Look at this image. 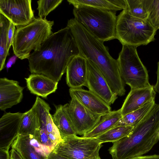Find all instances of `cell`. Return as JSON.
<instances>
[{"mask_svg":"<svg viewBox=\"0 0 159 159\" xmlns=\"http://www.w3.org/2000/svg\"><path fill=\"white\" fill-rule=\"evenodd\" d=\"M80 55L75 39L67 27L53 33L28 58L31 74H40L58 82L75 57Z\"/></svg>","mask_w":159,"mask_h":159,"instance_id":"obj_1","label":"cell"},{"mask_svg":"<svg viewBox=\"0 0 159 159\" xmlns=\"http://www.w3.org/2000/svg\"><path fill=\"white\" fill-rule=\"evenodd\" d=\"M70 29L80 55L94 64L101 71L112 91L121 96L126 91L120 74L117 60L110 54L103 42L93 35L74 18L68 20Z\"/></svg>","mask_w":159,"mask_h":159,"instance_id":"obj_2","label":"cell"},{"mask_svg":"<svg viewBox=\"0 0 159 159\" xmlns=\"http://www.w3.org/2000/svg\"><path fill=\"white\" fill-rule=\"evenodd\" d=\"M159 141V104L156 103L129 134L113 143L108 151L112 159L143 156Z\"/></svg>","mask_w":159,"mask_h":159,"instance_id":"obj_3","label":"cell"},{"mask_svg":"<svg viewBox=\"0 0 159 159\" xmlns=\"http://www.w3.org/2000/svg\"><path fill=\"white\" fill-rule=\"evenodd\" d=\"M53 21L35 18L29 24L17 28L12 45L14 54L21 60L29 58L32 50L38 51L53 33Z\"/></svg>","mask_w":159,"mask_h":159,"instance_id":"obj_4","label":"cell"},{"mask_svg":"<svg viewBox=\"0 0 159 159\" xmlns=\"http://www.w3.org/2000/svg\"><path fill=\"white\" fill-rule=\"evenodd\" d=\"M73 12L74 18L100 40L116 39V12L84 6L74 7Z\"/></svg>","mask_w":159,"mask_h":159,"instance_id":"obj_5","label":"cell"},{"mask_svg":"<svg viewBox=\"0 0 159 159\" xmlns=\"http://www.w3.org/2000/svg\"><path fill=\"white\" fill-rule=\"evenodd\" d=\"M157 31L147 19L134 17L125 9L117 16L116 39L122 45H146L154 40Z\"/></svg>","mask_w":159,"mask_h":159,"instance_id":"obj_6","label":"cell"},{"mask_svg":"<svg viewBox=\"0 0 159 159\" xmlns=\"http://www.w3.org/2000/svg\"><path fill=\"white\" fill-rule=\"evenodd\" d=\"M136 48L122 45L117 59L120 76L131 89L144 88L151 85L148 71L138 56Z\"/></svg>","mask_w":159,"mask_h":159,"instance_id":"obj_7","label":"cell"},{"mask_svg":"<svg viewBox=\"0 0 159 159\" xmlns=\"http://www.w3.org/2000/svg\"><path fill=\"white\" fill-rule=\"evenodd\" d=\"M52 151L68 159H101L102 143L95 138L73 135L65 137Z\"/></svg>","mask_w":159,"mask_h":159,"instance_id":"obj_8","label":"cell"},{"mask_svg":"<svg viewBox=\"0 0 159 159\" xmlns=\"http://www.w3.org/2000/svg\"><path fill=\"white\" fill-rule=\"evenodd\" d=\"M31 0H0V14L17 28L29 24L35 18Z\"/></svg>","mask_w":159,"mask_h":159,"instance_id":"obj_9","label":"cell"},{"mask_svg":"<svg viewBox=\"0 0 159 159\" xmlns=\"http://www.w3.org/2000/svg\"><path fill=\"white\" fill-rule=\"evenodd\" d=\"M67 103V110L77 134L84 135L90 131L104 115L94 113L81 104L75 98L71 97Z\"/></svg>","mask_w":159,"mask_h":159,"instance_id":"obj_10","label":"cell"},{"mask_svg":"<svg viewBox=\"0 0 159 159\" xmlns=\"http://www.w3.org/2000/svg\"><path fill=\"white\" fill-rule=\"evenodd\" d=\"M87 75L85 86L109 105L113 104L117 96L111 89L104 77L96 66L87 60Z\"/></svg>","mask_w":159,"mask_h":159,"instance_id":"obj_11","label":"cell"},{"mask_svg":"<svg viewBox=\"0 0 159 159\" xmlns=\"http://www.w3.org/2000/svg\"><path fill=\"white\" fill-rule=\"evenodd\" d=\"M22 159H47L52 151L41 144L33 135H18L11 144Z\"/></svg>","mask_w":159,"mask_h":159,"instance_id":"obj_12","label":"cell"},{"mask_svg":"<svg viewBox=\"0 0 159 159\" xmlns=\"http://www.w3.org/2000/svg\"><path fill=\"white\" fill-rule=\"evenodd\" d=\"M23 113L6 112L0 119V149H9L18 135Z\"/></svg>","mask_w":159,"mask_h":159,"instance_id":"obj_13","label":"cell"},{"mask_svg":"<svg viewBox=\"0 0 159 159\" xmlns=\"http://www.w3.org/2000/svg\"><path fill=\"white\" fill-rule=\"evenodd\" d=\"M24 88L18 81L7 78L0 79V109L5 111L20 103L23 98Z\"/></svg>","mask_w":159,"mask_h":159,"instance_id":"obj_14","label":"cell"},{"mask_svg":"<svg viewBox=\"0 0 159 159\" xmlns=\"http://www.w3.org/2000/svg\"><path fill=\"white\" fill-rule=\"evenodd\" d=\"M156 92L153 86L131 89L120 109L122 116L142 107L150 101L155 99Z\"/></svg>","mask_w":159,"mask_h":159,"instance_id":"obj_15","label":"cell"},{"mask_svg":"<svg viewBox=\"0 0 159 159\" xmlns=\"http://www.w3.org/2000/svg\"><path fill=\"white\" fill-rule=\"evenodd\" d=\"M69 92L70 97L75 98L84 107L94 113L104 115L111 111L110 105L89 90L81 88H70Z\"/></svg>","mask_w":159,"mask_h":159,"instance_id":"obj_16","label":"cell"},{"mask_svg":"<svg viewBox=\"0 0 159 159\" xmlns=\"http://www.w3.org/2000/svg\"><path fill=\"white\" fill-rule=\"evenodd\" d=\"M66 82L71 89H77L86 84L87 65V60L80 55L75 57L66 68Z\"/></svg>","mask_w":159,"mask_h":159,"instance_id":"obj_17","label":"cell"},{"mask_svg":"<svg viewBox=\"0 0 159 159\" xmlns=\"http://www.w3.org/2000/svg\"><path fill=\"white\" fill-rule=\"evenodd\" d=\"M25 79L31 93L45 98L55 92L57 88L58 82L42 74H31Z\"/></svg>","mask_w":159,"mask_h":159,"instance_id":"obj_18","label":"cell"},{"mask_svg":"<svg viewBox=\"0 0 159 159\" xmlns=\"http://www.w3.org/2000/svg\"><path fill=\"white\" fill-rule=\"evenodd\" d=\"M36 108L39 117L40 128L45 131L54 148L62 139L53 121L52 115L50 113V107L47 103H41L36 105Z\"/></svg>","mask_w":159,"mask_h":159,"instance_id":"obj_19","label":"cell"},{"mask_svg":"<svg viewBox=\"0 0 159 159\" xmlns=\"http://www.w3.org/2000/svg\"><path fill=\"white\" fill-rule=\"evenodd\" d=\"M67 104L66 103L64 105H55L56 111L52 116L53 121L58 129L62 139L77 135L67 111Z\"/></svg>","mask_w":159,"mask_h":159,"instance_id":"obj_20","label":"cell"},{"mask_svg":"<svg viewBox=\"0 0 159 159\" xmlns=\"http://www.w3.org/2000/svg\"><path fill=\"white\" fill-rule=\"evenodd\" d=\"M122 116L120 109L111 111L102 116L95 126L82 137L95 138L113 128Z\"/></svg>","mask_w":159,"mask_h":159,"instance_id":"obj_21","label":"cell"},{"mask_svg":"<svg viewBox=\"0 0 159 159\" xmlns=\"http://www.w3.org/2000/svg\"><path fill=\"white\" fill-rule=\"evenodd\" d=\"M74 7L84 6L116 12L125 9L126 0H68Z\"/></svg>","mask_w":159,"mask_h":159,"instance_id":"obj_22","label":"cell"},{"mask_svg":"<svg viewBox=\"0 0 159 159\" xmlns=\"http://www.w3.org/2000/svg\"><path fill=\"white\" fill-rule=\"evenodd\" d=\"M40 127L39 115L34 105L28 111L23 113L21 121L18 135H34Z\"/></svg>","mask_w":159,"mask_h":159,"instance_id":"obj_23","label":"cell"},{"mask_svg":"<svg viewBox=\"0 0 159 159\" xmlns=\"http://www.w3.org/2000/svg\"><path fill=\"white\" fill-rule=\"evenodd\" d=\"M155 103V99H153L138 109L123 116L113 127L119 126L134 127L146 115Z\"/></svg>","mask_w":159,"mask_h":159,"instance_id":"obj_24","label":"cell"},{"mask_svg":"<svg viewBox=\"0 0 159 159\" xmlns=\"http://www.w3.org/2000/svg\"><path fill=\"white\" fill-rule=\"evenodd\" d=\"M11 22L0 14V71L3 69L6 58L9 55L7 51L8 33Z\"/></svg>","mask_w":159,"mask_h":159,"instance_id":"obj_25","label":"cell"},{"mask_svg":"<svg viewBox=\"0 0 159 159\" xmlns=\"http://www.w3.org/2000/svg\"><path fill=\"white\" fill-rule=\"evenodd\" d=\"M134 127L119 126L112 128L95 138L102 143L106 142L112 143L127 136Z\"/></svg>","mask_w":159,"mask_h":159,"instance_id":"obj_26","label":"cell"},{"mask_svg":"<svg viewBox=\"0 0 159 159\" xmlns=\"http://www.w3.org/2000/svg\"><path fill=\"white\" fill-rule=\"evenodd\" d=\"M126 9L132 16L147 19L148 13L145 0H126Z\"/></svg>","mask_w":159,"mask_h":159,"instance_id":"obj_27","label":"cell"},{"mask_svg":"<svg viewBox=\"0 0 159 159\" xmlns=\"http://www.w3.org/2000/svg\"><path fill=\"white\" fill-rule=\"evenodd\" d=\"M148 13L147 20L157 30L159 20V0H145Z\"/></svg>","mask_w":159,"mask_h":159,"instance_id":"obj_28","label":"cell"},{"mask_svg":"<svg viewBox=\"0 0 159 159\" xmlns=\"http://www.w3.org/2000/svg\"><path fill=\"white\" fill-rule=\"evenodd\" d=\"M63 0H40L37 1L38 16L43 18L56 9Z\"/></svg>","mask_w":159,"mask_h":159,"instance_id":"obj_29","label":"cell"},{"mask_svg":"<svg viewBox=\"0 0 159 159\" xmlns=\"http://www.w3.org/2000/svg\"><path fill=\"white\" fill-rule=\"evenodd\" d=\"M15 26L11 22L8 33V40L7 45V51L9 55V51L11 45H12L14 37L16 30Z\"/></svg>","mask_w":159,"mask_h":159,"instance_id":"obj_30","label":"cell"},{"mask_svg":"<svg viewBox=\"0 0 159 159\" xmlns=\"http://www.w3.org/2000/svg\"><path fill=\"white\" fill-rule=\"evenodd\" d=\"M0 159H10L9 149H0Z\"/></svg>","mask_w":159,"mask_h":159,"instance_id":"obj_31","label":"cell"},{"mask_svg":"<svg viewBox=\"0 0 159 159\" xmlns=\"http://www.w3.org/2000/svg\"><path fill=\"white\" fill-rule=\"evenodd\" d=\"M127 159H159V155L142 156Z\"/></svg>","mask_w":159,"mask_h":159,"instance_id":"obj_32","label":"cell"},{"mask_svg":"<svg viewBox=\"0 0 159 159\" xmlns=\"http://www.w3.org/2000/svg\"><path fill=\"white\" fill-rule=\"evenodd\" d=\"M47 159H68L53 152L52 151L49 154Z\"/></svg>","mask_w":159,"mask_h":159,"instance_id":"obj_33","label":"cell"},{"mask_svg":"<svg viewBox=\"0 0 159 159\" xmlns=\"http://www.w3.org/2000/svg\"><path fill=\"white\" fill-rule=\"evenodd\" d=\"M10 152L11 159H22L18 152L14 149L11 148Z\"/></svg>","mask_w":159,"mask_h":159,"instance_id":"obj_34","label":"cell"},{"mask_svg":"<svg viewBox=\"0 0 159 159\" xmlns=\"http://www.w3.org/2000/svg\"><path fill=\"white\" fill-rule=\"evenodd\" d=\"M17 58V57L16 55H14L9 59L6 65V67L7 71H8L9 69L11 67L12 65L15 63Z\"/></svg>","mask_w":159,"mask_h":159,"instance_id":"obj_35","label":"cell"},{"mask_svg":"<svg viewBox=\"0 0 159 159\" xmlns=\"http://www.w3.org/2000/svg\"><path fill=\"white\" fill-rule=\"evenodd\" d=\"M157 80L156 84L153 86V88L155 92L159 94V61L157 63Z\"/></svg>","mask_w":159,"mask_h":159,"instance_id":"obj_36","label":"cell"},{"mask_svg":"<svg viewBox=\"0 0 159 159\" xmlns=\"http://www.w3.org/2000/svg\"><path fill=\"white\" fill-rule=\"evenodd\" d=\"M158 29H159V20L158 22Z\"/></svg>","mask_w":159,"mask_h":159,"instance_id":"obj_37","label":"cell"},{"mask_svg":"<svg viewBox=\"0 0 159 159\" xmlns=\"http://www.w3.org/2000/svg\"><path fill=\"white\" fill-rule=\"evenodd\" d=\"M10 159H11L10 158Z\"/></svg>","mask_w":159,"mask_h":159,"instance_id":"obj_38","label":"cell"}]
</instances>
